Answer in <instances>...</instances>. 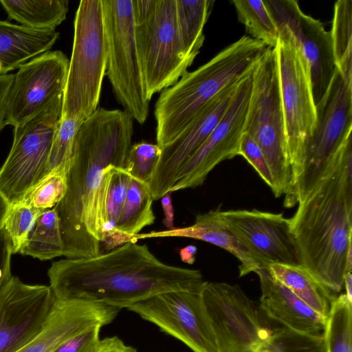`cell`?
<instances>
[{"instance_id":"obj_1","label":"cell","mask_w":352,"mask_h":352,"mask_svg":"<svg viewBox=\"0 0 352 352\" xmlns=\"http://www.w3.org/2000/svg\"><path fill=\"white\" fill-rule=\"evenodd\" d=\"M133 135V118L125 110L98 107L80 126L67 191L54 207L67 258L100 254L109 169H125Z\"/></svg>"},{"instance_id":"obj_2","label":"cell","mask_w":352,"mask_h":352,"mask_svg":"<svg viewBox=\"0 0 352 352\" xmlns=\"http://www.w3.org/2000/svg\"><path fill=\"white\" fill-rule=\"evenodd\" d=\"M47 274L56 298L120 309L164 292H200L205 283L200 271L167 265L134 241L97 256L54 262Z\"/></svg>"},{"instance_id":"obj_3","label":"cell","mask_w":352,"mask_h":352,"mask_svg":"<svg viewBox=\"0 0 352 352\" xmlns=\"http://www.w3.org/2000/svg\"><path fill=\"white\" fill-rule=\"evenodd\" d=\"M289 219L302 265L331 294L352 270V135L332 168Z\"/></svg>"},{"instance_id":"obj_4","label":"cell","mask_w":352,"mask_h":352,"mask_svg":"<svg viewBox=\"0 0 352 352\" xmlns=\"http://www.w3.org/2000/svg\"><path fill=\"white\" fill-rule=\"evenodd\" d=\"M266 47L244 35L162 90L154 111L157 144L163 147L177 138L218 93L252 71Z\"/></svg>"},{"instance_id":"obj_5","label":"cell","mask_w":352,"mask_h":352,"mask_svg":"<svg viewBox=\"0 0 352 352\" xmlns=\"http://www.w3.org/2000/svg\"><path fill=\"white\" fill-rule=\"evenodd\" d=\"M316 125L294 172L284 206L304 200L332 168L337 153L352 133V80L335 70L325 94L316 104Z\"/></svg>"},{"instance_id":"obj_6","label":"cell","mask_w":352,"mask_h":352,"mask_svg":"<svg viewBox=\"0 0 352 352\" xmlns=\"http://www.w3.org/2000/svg\"><path fill=\"white\" fill-rule=\"evenodd\" d=\"M136 45L147 99L174 85L194 61L184 48L175 0H133Z\"/></svg>"},{"instance_id":"obj_7","label":"cell","mask_w":352,"mask_h":352,"mask_svg":"<svg viewBox=\"0 0 352 352\" xmlns=\"http://www.w3.org/2000/svg\"><path fill=\"white\" fill-rule=\"evenodd\" d=\"M244 133L259 146L269 166L276 197L286 195L292 171L285 135L278 68L274 48L266 47L252 72Z\"/></svg>"},{"instance_id":"obj_8","label":"cell","mask_w":352,"mask_h":352,"mask_svg":"<svg viewBox=\"0 0 352 352\" xmlns=\"http://www.w3.org/2000/svg\"><path fill=\"white\" fill-rule=\"evenodd\" d=\"M107 44L101 0L80 1L61 117L85 120L98 108L106 72Z\"/></svg>"},{"instance_id":"obj_9","label":"cell","mask_w":352,"mask_h":352,"mask_svg":"<svg viewBox=\"0 0 352 352\" xmlns=\"http://www.w3.org/2000/svg\"><path fill=\"white\" fill-rule=\"evenodd\" d=\"M107 44L105 74L118 100L138 123L147 119V99L133 23V0H101Z\"/></svg>"},{"instance_id":"obj_10","label":"cell","mask_w":352,"mask_h":352,"mask_svg":"<svg viewBox=\"0 0 352 352\" xmlns=\"http://www.w3.org/2000/svg\"><path fill=\"white\" fill-rule=\"evenodd\" d=\"M63 96L14 127V139L0 169V192L11 204L21 201L47 174L50 149L61 118Z\"/></svg>"},{"instance_id":"obj_11","label":"cell","mask_w":352,"mask_h":352,"mask_svg":"<svg viewBox=\"0 0 352 352\" xmlns=\"http://www.w3.org/2000/svg\"><path fill=\"white\" fill-rule=\"evenodd\" d=\"M274 49L292 181L316 128V109L309 65L286 30L279 29V38Z\"/></svg>"},{"instance_id":"obj_12","label":"cell","mask_w":352,"mask_h":352,"mask_svg":"<svg viewBox=\"0 0 352 352\" xmlns=\"http://www.w3.org/2000/svg\"><path fill=\"white\" fill-rule=\"evenodd\" d=\"M201 295L219 352H255L270 336L259 305L239 285L205 281Z\"/></svg>"},{"instance_id":"obj_13","label":"cell","mask_w":352,"mask_h":352,"mask_svg":"<svg viewBox=\"0 0 352 352\" xmlns=\"http://www.w3.org/2000/svg\"><path fill=\"white\" fill-rule=\"evenodd\" d=\"M127 309L179 340L193 352H219L201 292H164Z\"/></svg>"},{"instance_id":"obj_14","label":"cell","mask_w":352,"mask_h":352,"mask_svg":"<svg viewBox=\"0 0 352 352\" xmlns=\"http://www.w3.org/2000/svg\"><path fill=\"white\" fill-rule=\"evenodd\" d=\"M220 216L260 269L274 263L302 265L289 219L282 213L230 210H220Z\"/></svg>"},{"instance_id":"obj_15","label":"cell","mask_w":352,"mask_h":352,"mask_svg":"<svg viewBox=\"0 0 352 352\" xmlns=\"http://www.w3.org/2000/svg\"><path fill=\"white\" fill-rule=\"evenodd\" d=\"M252 72L243 77L223 117L186 162L170 192L201 185L217 164L240 155L252 89Z\"/></svg>"},{"instance_id":"obj_16","label":"cell","mask_w":352,"mask_h":352,"mask_svg":"<svg viewBox=\"0 0 352 352\" xmlns=\"http://www.w3.org/2000/svg\"><path fill=\"white\" fill-rule=\"evenodd\" d=\"M69 60L59 50L47 51L23 64L14 75L6 104V125L25 122L54 98L63 96Z\"/></svg>"},{"instance_id":"obj_17","label":"cell","mask_w":352,"mask_h":352,"mask_svg":"<svg viewBox=\"0 0 352 352\" xmlns=\"http://www.w3.org/2000/svg\"><path fill=\"white\" fill-rule=\"evenodd\" d=\"M279 29L292 36L310 71L314 100L325 94L335 70L331 33L320 20L305 14L294 0H266Z\"/></svg>"},{"instance_id":"obj_18","label":"cell","mask_w":352,"mask_h":352,"mask_svg":"<svg viewBox=\"0 0 352 352\" xmlns=\"http://www.w3.org/2000/svg\"><path fill=\"white\" fill-rule=\"evenodd\" d=\"M242 78L224 87L201 109L177 138L161 147L159 161L148 182L153 200L170 192L186 162L223 117Z\"/></svg>"},{"instance_id":"obj_19","label":"cell","mask_w":352,"mask_h":352,"mask_svg":"<svg viewBox=\"0 0 352 352\" xmlns=\"http://www.w3.org/2000/svg\"><path fill=\"white\" fill-rule=\"evenodd\" d=\"M55 296L50 286L16 276L0 291V352H13L42 326Z\"/></svg>"},{"instance_id":"obj_20","label":"cell","mask_w":352,"mask_h":352,"mask_svg":"<svg viewBox=\"0 0 352 352\" xmlns=\"http://www.w3.org/2000/svg\"><path fill=\"white\" fill-rule=\"evenodd\" d=\"M120 311L104 304L55 298L41 328L13 352H54L69 338L110 324Z\"/></svg>"},{"instance_id":"obj_21","label":"cell","mask_w":352,"mask_h":352,"mask_svg":"<svg viewBox=\"0 0 352 352\" xmlns=\"http://www.w3.org/2000/svg\"><path fill=\"white\" fill-rule=\"evenodd\" d=\"M260 280L259 307L268 320L297 332L323 337L326 318L274 278L267 269L254 272Z\"/></svg>"},{"instance_id":"obj_22","label":"cell","mask_w":352,"mask_h":352,"mask_svg":"<svg viewBox=\"0 0 352 352\" xmlns=\"http://www.w3.org/2000/svg\"><path fill=\"white\" fill-rule=\"evenodd\" d=\"M220 208L200 214L195 223L184 228L139 233L131 241L160 237H186L204 241L223 248L240 262L239 276L260 269L259 265L228 228L220 216Z\"/></svg>"},{"instance_id":"obj_23","label":"cell","mask_w":352,"mask_h":352,"mask_svg":"<svg viewBox=\"0 0 352 352\" xmlns=\"http://www.w3.org/2000/svg\"><path fill=\"white\" fill-rule=\"evenodd\" d=\"M58 37L55 30H35L0 21V76L50 51Z\"/></svg>"},{"instance_id":"obj_24","label":"cell","mask_w":352,"mask_h":352,"mask_svg":"<svg viewBox=\"0 0 352 352\" xmlns=\"http://www.w3.org/2000/svg\"><path fill=\"white\" fill-rule=\"evenodd\" d=\"M267 270L274 278L327 319L331 302L337 296L331 294L306 268L302 265L274 263Z\"/></svg>"},{"instance_id":"obj_25","label":"cell","mask_w":352,"mask_h":352,"mask_svg":"<svg viewBox=\"0 0 352 352\" xmlns=\"http://www.w3.org/2000/svg\"><path fill=\"white\" fill-rule=\"evenodd\" d=\"M9 18L21 25L41 30H54L68 12L66 0H0Z\"/></svg>"},{"instance_id":"obj_26","label":"cell","mask_w":352,"mask_h":352,"mask_svg":"<svg viewBox=\"0 0 352 352\" xmlns=\"http://www.w3.org/2000/svg\"><path fill=\"white\" fill-rule=\"evenodd\" d=\"M153 201L148 183L131 177L116 226L122 244L130 241L144 227L154 223L155 217L152 206Z\"/></svg>"},{"instance_id":"obj_27","label":"cell","mask_w":352,"mask_h":352,"mask_svg":"<svg viewBox=\"0 0 352 352\" xmlns=\"http://www.w3.org/2000/svg\"><path fill=\"white\" fill-rule=\"evenodd\" d=\"M213 3L211 0H175L179 36L187 55L192 59L204 44V28Z\"/></svg>"},{"instance_id":"obj_28","label":"cell","mask_w":352,"mask_h":352,"mask_svg":"<svg viewBox=\"0 0 352 352\" xmlns=\"http://www.w3.org/2000/svg\"><path fill=\"white\" fill-rule=\"evenodd\" d=\"M19 253L41 261L63 255L60 222L54 208L39 214Z\"/></svg>"},{"instance_id":"obj_29","label":"cell","mask_w":352,"mask_h":352,"mask_svg":"<svg viewBox=\"0 0 352 352\" xmlns=\"http://www.w3.org/2000/svg\"><path fill=\"white\" fill-rule=\"evenodd\" d=\"M131 175L125 169L111 166L105 197L106 225L102 243L106 252L122 245L116 226L126 197Z\"/></svg>"},{"instance_id":"obj_30","label":"cell","mask_w":352,"mask_h":352,"mask_svg":"<svg viewBox=\"0 0 352 352\" xmlns=\"http://www.w3.org/2000/svg\"><path fill=\"white\" fill-rule=\"evenodd\" d=\"M239 21L250 36L274 48L279 30L266 0H232Z\"/></svg>"},{"instance_id":"obj_31","label":"cell","mask_w":352,"mask_h":352,"mask_svg":"<svg viewBox=\"0 0 352 352\" xmlns=\"http://www.w3.org/2000/svg\"><path fill=\"white\" fill-rule=\"evenodd\" d=\"M336 67L352 80V0L335 3L330 31Z\"/></svg>"},{"instance_id":"obj_32","label":"cell","mask_w":352,"mask_h":352,"mask_svg":"<svg viewBox=\"0 0 352 352\" xmlns=\"http://www.w3.org/2000/svg\"><path fill=\"white\" fill-rule=\"evenodd\" d=\"M323 340L324 352H352V302L344 294L331 302Z\"/></svg>"},{"instance_id":"obj_33","label":"cell","mask_w":352,"mask_h":352,"mask_svg":"<svg viewBox=\"0 0 352 352\" xmlns=\"http://www.w3.org/2000/svg\"><path fill=\"white\" fill-rule=\"evenodd\" d=\"M70 164L71 160L50 171L21 201L41 211L54 208L66 193Z\"/></svg>"},{"instance_id":"obj_34","label":"cell","mask_w":352,"mask_h":352,"mask_svg":"<svg viewBox=\"0 0 352 352\" xmlns=\"http://www.w3.org/2000/svg\"><path fill=\"white\" fill-rule=\"evenodd\" d=\"M257 349L265 352H324L323 337L285 327L271 328L270 336Z\"/></svg>"},{"instance_id":"obj_35","label":"cell","mask_w":352,"mask_h":352,"mask_svg":"<svg viewBox=\"0 0 352 352\" xmlns=\"http://www.w3.org/2000/svg\"><path fill=\"white\" fill-rule=\"evenodd\" d=\"M42 212L23 201L10 205L3 229L11 241L12 254L19 252Z\"/></svg>"},{"instance_id":"obj_36","label":"cell","mask_w":352,"mask_h":352,"mask_svg":"<svg viewBox=\"0 0 352 352\" xmlns=\"http://www.w3.org/2000/svg\"><path fill=\"white\" fill-rule=\"evenodd\" d=\"M83 121L76 116L60 118L50 149L47 164L48 173L70 162L75 137Z\"/></svg>"},{"instance_id":"obj_37","label":"cell","mask_w":352,"mask_h":352,"mask_svg":"<svg viewBox=\"0 0 352 352\" xmlns=\"http://www.w3.org/2000/svg\"><path fill=\"white\" fill-rule=\"evenodd\" d=\"M162 148L157 144L141 142L132 144L126 171L132 177L148 183L159 161Z\"/></svg>"},{"instance_id":"obj_38","label":"cell","mask_w":352,"mask_h":352,"mask_svg":"<svg viewBox=\"0 0 352 352\" xmlns=\"http://www.w3.org/2000/svg\"><path fill=\"white\" fill-rule=\"evenodd\" d=\"M240 155L251 164L261 178L272 190L274 182L263 153L256 143L245 133L241 143Z\"/></svg>"},{"instance_id":"obj_39","label":"cell","mask_w":352,"mask_h":352,"mask_svg":"<svg viewBox=\"0 0 352 352\" xmlns=\"http://www.w3.org/2000/svg\"><path fill=\"white\" fill-rule=\"evenodd\" d=\"M101 328L95 327L69 338L54 352H96L101 340Z\"/></svg>"},{"instance_id":"obj_40","label":"cell","mask_w":352,"mask_h":352,"mask_svg":"<svg viewBox=\"0 0 352 352\" xmlns=\"http://www.w3.org/2000/svg\"><path fill=\"white\" fill-rule=\"evenodd\" d=\"M12 254L11 241L3 228L0 230V291L12 277L10 267Z\"/></svg>"},{"instance_id":"obj_41","label":"cell","mask_w":352,"mask_h":352,"mask_svg":"<svg viewBox=\"0 0 352 352\" xmlns=\"http://www.w3.org/2000/svg\"><path fill=\"white\" fill-rule=\"evenodd\" d=\"M96 352H137V350L115 336L101 340Z\"/></svg>"},{"instance_id":"obj_42","label":"cell","mask_w":352,"mask_h":352,"mask_svg":"<svg viewBox=\"0 0 352 352\" xmlns=\"http://www.w3.org/2000/svg\"><path fill=\"white\" fill-rule=\"evenodd\" d=\"M14 74L0 76V131L6 126V104Z\"/></svg>"},{"instance_id":"obj_43","label":"cell","mask_w":352,"mask_h":352,"mask_svg":"<svg viewBox=\"0 0 352 352\" xmlns=\"http://www.w3.org/2000/svg\"><path fill=\"white\" fill-rule=\"evenodd\" d=\"M170 192L165 194L161 199V205L164 214L163 223L168 228L171 230L175 228L174 226V208L172 204Z\"/></svg>"},{"instance_id":"obj_44","label":"cell","mask_w":352,"mask_h":352,"mask_svg":"<svg viewBox=\"0 0 352 352\" xmlns=\"http://www.w3.org/2000/svg\"><path fill=\"white\" fill-rule=\"evenodd\" d=\"M197 251L196 246L188 245L179 251V256L182 261L187 264L192 265L195 261V255Z\"/></svg>"},{"instance_id":"obj_45","label":"cell","mask_w":352,"mask_h":352,"mask_svg":"<svg viewBox=\"0 0 352 352\" xmlns=\"http://www.w3.org/2000/svg\"><path fill=\"white\" fill-rule=\"evenodd\" d=\"M10 207V204L0 192V230L3 228L4 221Z\"/></svg>"},{"instance_id":"obj_46","label":"cell","mask_w":352,"mask_h":352,"mask_svg":"<svg viewBox=\"0 0 352 352\" xmlns=\"http://www.w3.org/2000/svg\"><path fill=\"white\" fill-rule=\"evenodd\" d=\"M343 287L345 288V295L347 299L352 302V274L351 272L346 273L344 276Z\"/></svg>"},{"instance_id":"obj_47","label":"cell","mask_w":352,"mask_h":352,"mask_svg":"<svg viewBox=\"0 0 352 352\" xmlns=\"http://www.w3.org/2000/svg\"><path fill=\"white\" fill-rule=\"evenodd\" d=\"M255 352H265V351L260 350V349H257Z\"/></svg>"}]
</instances>
